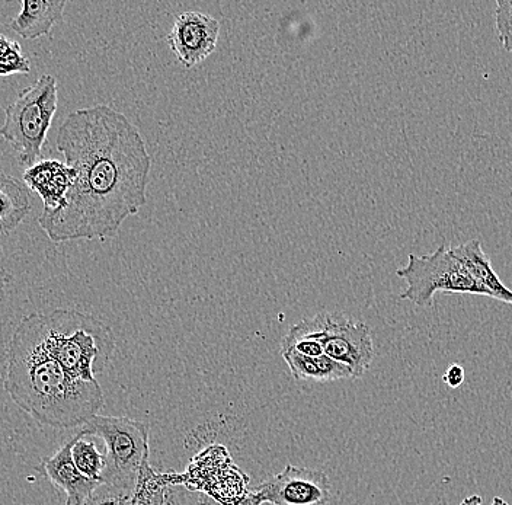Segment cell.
Listing matches in <instances>:
<instances>
[{
    "mask_svg": "<svg viewBox=\"0 0 512 505\" xmlns=\"http://www.w3.org/2000/svg\"><path fill=\"white\" fill-rule=\"evenodd\" d=\"M57 149L76 177L59 212L40 228L54 244L114 238L147 200L152 158L139 129L110 105L80 108L60 126Z\"/></svg>",
    "mask_w": 512,
    "mask_h": 505,
    "instance_id": "1",
    "label": "cell"
},
{
    "mask_svg": "<svg viewBox=\"0 0 512 505\" xmlns=\"http://www.w3.org/2000/svg\"><path fill=\"white\" fill-rule=\"evenodd\" d=\"M2 382L16 407L60 430L82 427L104 407L99 383L70 376L22 321L9 341Z\"/></svg>",
    "mask_w": 512,
    "mask_h": 505,
    "instance_id": "2",
    "label": "cell"
},
{
    "mask_svg": "<svg viewBox=\"0 0 512 505\" xmlns=\"http://www.w3.org/2000/svg\"><path fill=\"white\" fill-rule=\"evenodd\" d=\"M22 322L51 359L83 382H98L96 373L107 369L117 347L110 326L76 309L31 313Z\"/></svg>",
    "mask_w": 512,
    "mask_h": 505,
    "instance_id": "3",
    "label": "cell"
},
{
    "mask_svg": "<svg viewBox=\"0 0 512 505\" xmlns=\"http://www.w3.org/2000/svg\"><path fill=\"white\" fill-rule=\"evenodd\" d=\"M78 437H98L107 446L104 487L133 495L140 472L149 463V425L127 417L95 415L76 431Z\"/></svg>",
    "mask_w": 512,
    "mask_h": 505,
    "instance_id": "4",
    "label": "cell"
},
{
    "mask_svg": "<svg viewBox=\"0 0 512 505\" xmlns=\"http://www.w3.org/2000/svg\"><path fill=\"white\" fill-rule=\"evenodd\" d=\"M59 104L57 79L43 75L24 89L14 104L5 108L0 136L16 152L22 166L35 165L43 158V147Z\"/></svg>",
    "mask_w": 512,
    "mask_h": 505,
    "instance_id": "5",
    "label": "cell"
},
{
    "mask_svg": "<svg viewBox=\"0 0 512 505\" xmlns=\"http://www.w3.org/2000/svg\"><path fill=\"white\" fill-rule=\"evenodd\" d=\"M288 337L315 341L323 356L345 364L354 379L366 375L374 359L373 338L364 322L354 321L344 313L322 312L303 319L287 332Z\"/></svg>",
    "mask_w": 512,
    "mask_h": 505,
    "instance_id": "6",
    "label": "cell"
},
{
    "mask_svg": "<svg viewBox=\"0 0 512 505\" xmlns=\"http://www.w3.org/2000/svg\"><path fill=\"white\" fill-rule=\"evenodd\" d=\"M396 274L406 281L400 299L409 300L416 306H430L437 293L488 296L446 245L432 254L409 255L408 264L399 268Z\"/></svg>",
    "mask_w": 512,
    "mask_h": 505,
    "instance_id": "7",
    "label": "cell"
},
{
    "mask_svg": "<svg viewBox=\"0 0 512 505\" xmlns=\"http://www.w3.org/2000/svg\"><path fill=\"white\" fill-rule=\"evenodd\" d=\"M259 500L272 505H328L331 484L322 471L287 465L254 489Z\"/></svg>",
    "mask_w": 512,
    "mask_h": 505,
    "instance_id": "8",
    "label": "cell"
},
{
    "mask_svg": "<svg viewBox=\"0 0 512 505\" xmlns=\"http://www.w3.org/2000/svg\"><path fill=\"white\" fill-rule=\"evenodd\" d=\"M219 35L220 22L216 18L203 12L190 11L176 17L166 41L178 62L191 69L214 53Z\"/></svg>",
    "mask_w": 512,
    "mask_h": 505,
    "instance_id": "9",
    "label": "cell"
},
{
    "mask_svg": "<svg viewBox=\"0 0 512 505\" xmlns=\"http://www.w3.org/2000/svg\"><path fill=\"white\" fill-rule=\"evenodd\" d=\"M38 472L66 494V505H88L101 484L86 478L79 472L72 459V439L57 450L51 457H44Z\"/></svg>",
    "mask_w": 512,
    "mask_h": 505,
    "instance_id": "10",
    "label": "cell"
},
{
    "mask_svg": "<svg viewBox=\"0 0 512 505\" xmlns=\"http://www.w3.org/2000/svg\"><path fill=\"white\" fill-rule=\"evenodd\" d=\"M75 177V169L54 159L37 162L24 171L25 184L41 197L47 212L64 209L67 193Z\"/></svg>",
    "mask_w": 512,
    "mask_h": 505,
    "instance_id": "11",
    "label": "cell"
},
{
    "mask_svg": "<svg viewBox=\"0 0 512 505\" xmlns=\"http://www.w3.org/2000/svg\"><path fill=\"white\" fill-rule=\"evenodd\" d=\"M66 0H22L21 12L12 19L9 28L25 40L50 35L54 25L63 22Z\"/></svg>",
    "mask_w": 512,
    "mask_h": 505,
    "instance_id": "12",
    "label": "cell"
},
{
    "mask_svg": "<svg viewBox=\"0 0 512 505\" xmlns=\"http://www.w3.org/2000/svg\"><path fill=\"white\" fill-rule=\"evenodd\" d=\"M451 252L457 260L462 261L467 271L485 289L488 297L512 306V290L502 283L478 239H472L464 242L463 245L451 248Z\"/></svg>",
    "mask_w": 512,
    "mask_h": 505,
    "instance_id": "13",
    "label": "cell"
},
{
    "mask_svg": "<svg viewBox=\"0 0 512 505\" xmlns=\"http://www.w3.org/2000/svg\"><path fill=\"white\" fill-rule=\"evenodd\" d=\"M281 356L286 360L294 379L303 382L329 383L354 379L351 370L345 364L328 356L307 357L293 350L281 351Z\"/></svg>",
    "mask_w": 512,
    "mask_h": 505,
    "instance_id": "14",
    "label": "cell"
},
{
    "mask_svg": "<svg viewBox=\"0 0 512 505\" xmlns=\"http://www.w3.org/2000/svg\"><path fill=\"white\" fill-rule=\"evenodd\" d=\"M31 212V196L21 181L0 171V236L14 232Z\"/></svg>",
    "mask_w": 512,
    "mask_h": 505,
    "instance_id": "15",
    "label": "cell"
},
{
    "mask_svg": "<svg viewBox=\"0 0 512 505\" xmlns=\"http://www.w3.org/2000/svg\"><path fill=\"white\" fill-rule=\"evenodd\" d=\"M72 459L76 468L86 478L99 482L102 485V473L105 471V455L99 452L94 441L83 437L72 436Z\"/></svg>",
    "mask_w": 512,
    "mask_h": 505,
    "instance_id": "16",
    "label": "cell"
},
{
    "mask_svg": "<svg viewBox=\"0 0 512 505\" xmlns=\"http://www.w3.org/2000/svg\"><path fill=\"white\" fill-rule=\"evenodd\" d=\"M163 476L156 475L149 463L140 472L136 489L131 495L130 505H163V491L160 487Z\"/></svg>",
    "mask_w": 512,
    "mask_h": 505,
    "instance_id": "17",
    "label": "cell"
},
{
    "mask_svg": "<svg viewBox=\"0 0 512 505\" xmlns=\"http://www.w3.org/2000/svg\"><path fill=\"white\" fill-rule=\"evenodd\" d=\"M495 25L502 47L508 53H512V0L496 2Z\"/></svg>",
    "mask_w": 512,
    "mask_h": 505,
    "instance_id": "18",
    "label": "cell"
},
{
    "mask_svg": "<svg viewBox=\"0 0 512 505\" xmlns=\"http://www.w3.org/2000/svg\"><path fill=\"white\" fill-rule=\"evenodd\" d=\"M31 70L30 60L22 53L21 44L15 43L12 50L0 59V76L28 75Z\"/></svg>",
    "mask_w": 512,
    "mask_h": 505,
    "instance_id": "19",
    "label": "cell"
},
{
    "mask_svg": "<svg viewBox=\"0 0 512 505\" xmlns=\"http://www.w3.org/2000/svg\"><path fill=\"white\" fill-rule=\"evenodd\" d=\"M464 379H466V375H464L463 367L459 366V364H451L443 376V382L451 389L460 388L464 383Z\"/></svg>",
    "mask_w": 512,
    "mask_h": 505,
    "instance_id": "20",
    "label": "cell"
},
{
    "mask_svg": "<svg viewBox=\"0 0 512 505\" xmlns=\"http://www.w3.org/2000/svg\"><path fill=\"white\" fill-rule=\"evenodd\" d=\"M482 497L480 495H470V497L464 498L462 503L460 505H485L482 503ZM489 505H510L507 503V501L504 500V498L501 497H495L494 501H492Z\"/></svg>",
    "mask_w": 512,
    "mask_h": 505,
    "instance_id": "21",
    "label": "cell"
},
{
    "mask_svg": "<svg viewBox=\"0 0 512 505\" xmlns=\"http://www.w3.org/2000/svg\"><path fill=\"white\" fill-rule=\"evenodd\" d=\"M9 281H11V274L2 265V248H0V302H2L3 296H5L6 286H8Z\"/></svg>",
    "mask_w": 512,
    "mask_h": 505,
    "instance_id": "22",
    "label": "cell"
},
{
    "mask_svg": "<svg viewBox=\"0 0 512 505\" xmlns=\"http://www.w3.org/2000/svg\"><path fill=\"white\" fill-rule=\"evenodd\" d=\"M16 41L9 40L5 35H0V59H2L5 54H8L9 51L12 50V47L15 46Z\"/></svg>",
    "mask_w": 512,
    "mask_h": 505,
    "instance_id": "23",
    "label": "cell"
},
{
    "mask_svg": "<svg viewBox=\"0 0 512 505\" xmlns=\"http://www.w3.org/2000/svg\"><path fill=\"white\" fill-rule=\"evenodd\" d=\"M200 505H235V504L220 503V501L214 500L213 497H207V495H204L203 501H200Z\"/></svg>",
    "mask_w": 512,
    "mask_h": 505,
    "instance_id": "24",
    "label": "cell"
}]
</instances>
